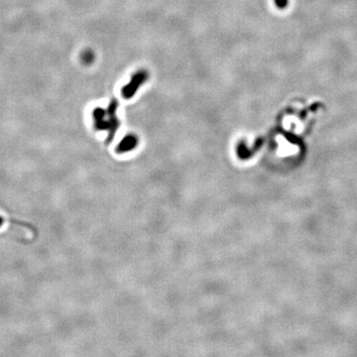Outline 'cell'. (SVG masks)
I'll return each instance as SVG.
<instances>
[]
</instances>
